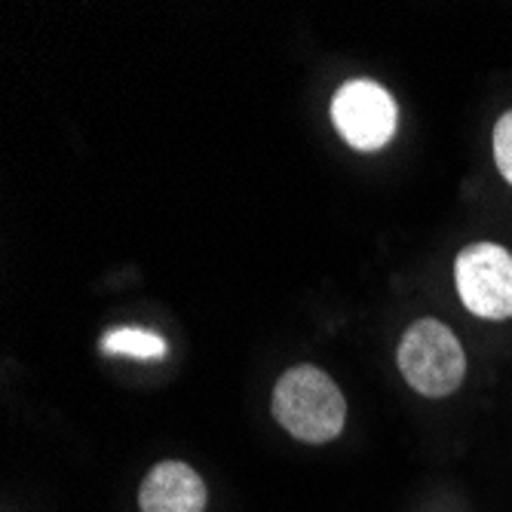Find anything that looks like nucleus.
Returning <instances> with one entry per match:
<instances>
[{
    "label": "nucleus",
    "mask_w": 512,
    "mask_h": 512,
    "mask_svg": "<svg viewBox=\"0 0 512 512\" xmlns=\"http://www.w3.org/2000/svg\"><path fill=\"white\" fill-rule=\"evenodd\" d=\"M273 417L295 439L322 445L344 430L347 402L322 368L295 365L273 387Z\"/></svg>",
    "instance_id": "obj_1"
},
{
    "label": "nucleus",
    "mask_w": 512,
    "mask_h": 512,
    "mask_svg": "<svg viewBox=\"0 0 512 512\" xmlns=\"http://www.w3.org/2000/svg\"><path fill=\"white\" fill-rule=\"evenodd\" d=\"M399 371L421 396L442 399L460 387L463 371H467V356H463V347L448 325L436 319H421L402 335Z\"/></svg>",
    "instance_id": "obj_2"
},
{
    "label": "nucleus",
    "mask_w": 512,
    "mask_h": 512,
    "mask_svg": "<svg viewBox=\"0 0 512 512\" xmlns=\"http://www.w3.org/2000/svg\"><path fill=\"white\" fill-rule=\"evenodd\" d=\"M457 295L482 319L512 316V252L497 243H473L454 261Z\"/></svg>",
    "instance_id": "obj_3"
},
{
    "label": "nucleus",
    "mask_w": 512,
    "mask_h": 512,
    "mask_svg": "<svg viewBox=\"0 0 512 512\" xmlns=\"http://www.w3.org/2000/svg\"><path fill=\"white\" fill-rule=\"evenodd\" d=\"M399 108L375 80H350L332 99V123L356 151H381L396 132Z\"/></svg>",
    "instance_id": "obj_4"
},
{
    "label": "nucleus",
    "mask_w": 512,
    "mask_h": 512,
    "mask_svg": "<svg viewBox=\"0 0 512 512\" xmlns=\"http://www.w3.org/2000/svg\"><path fill=\"white\" fill-rule=\"evenodd\" d=\"M138 506L142 512H203L206 485L188 463L163 460L145 476Z\"/></svg>",
    "instance_id": "obj_5"
},
{
    "label": "nucleus",
    "mask_w": 512,
    "mask_h": 512,
    "mask_svg": "<svg viewBox=\"0 0 512 512\" xmlns=\"http://www.w3.org/2000/svg\"><path fill=\"white\" fill-rule=\"evenodd\" d=\"M102 350L111 356H132V359H163L166 341L145 329H111L102 338Z\"/></svg>",
    "instance_id": "obj_6"
},
{
    "label": "nucleus",
    "mask_w": 512,
    "mask_h": 512,
    "mask_svg": "<svg viewBox=\"0 0 512 512\" xmlns=\"http://www.w3.org/2000/svg\"><path fill=\"white\" fill-rule=\"evenodd\" d=\"M494 160L500 175L512 184V111H506L494 126Z\"/></svg>",
    "instance_id": "obj_7"
}]
</instances>
